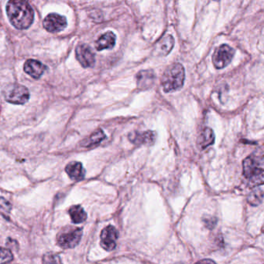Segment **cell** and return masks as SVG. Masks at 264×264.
Wrapping results in <instances>:
<instances>
[{"label": "cell", "mask_w": 264, "mask_h": 264, "mask_svg": "<svg viewBox=\"0 0 264 264\" xmlns=\"http://www.w3.org/2000/svg\"><path fill=\"white\" fill-rule=\"evenodd\" d=\"M4 97L7 102L23 104L30 99V92L26 87L17 84L9 85L4 90Z\"/></svg>", "instance_id": "5b68a950"}, {"label": "cell", "mask_w": 264, "mask_h": 264, "mask_svg": "<svg viewBox=\"0 0 264 264\" xmlns=\"http://www.w3.org/2000/svg\"><path fill=\"white\" fill-rule=\"evenodd\" d=\"M185 73L181 64H174L167 67L161 78V85L166 93L180 90L185 82Z\"/></svg>", "instance_id": "3957f363"}, {"label": "cell", "mask_w": 264, "mask_h": 264, "mask_svg": "<svg viewBox=\"0 0 264 264\" xmlns=\"http://www.w3.org/2000/svg\"><path fill=\"white\" fill-rule=\"evenodd\" d=\"M243 175L254 186L264 184V155L263 152L253 154L243 161Z\"/></svg>", "instance_id": "7a4b0ae2"}, {"label": "cell", "mask_w": 264, "mask_h": 264, "mask_svg": "<svg viewBox=\"0 0 264 264\" xmlns=\"http://www.w3.org/2000/svg\"><path fill=\"white\" fill-rule=\"evenodd\" d=\"M195 264H216V263L214 262L213 261L209 259L201 260V261H198Z\"/></svg>", "instance_id": "cb8c5ba5"}, {"label": "cell", "mask_w": 264, "mask_h": 264, "mask_svg": "<svg viewBox=\"0 0 264 264\" xmlns=\"http://www.w3.org/2000/svg\"><path fill=\"white\" fill-rule=\"evenodd\" d=\"M263 199H264V188L263 185H261L256 187L254 190L250 192L247 197V201L251 206H256L262 203Z\"/></svg>", "instance_id": "ac0fdd59"}, {"label": "cell", "mask_w": 264, "mask_h": 264, "mask_svg": "<svg viewBox=\"0 0 264 264\" xmlns=\"http://www.w3.org/2000/svg\"><path fill=\"white\" fill-rule=\"evenodd\" d=\"M215 142V134L213 131L209 128H205L201 132V135L199 137V144L201 148H205L213 144Z\"/></svg>", "instance_id": "e0dca14e"}, {"label": "cell", "mask_w": 264, "mask_h": 264, "mask_svg": "<svg viewBox=\"0 0 264 264\" xmlns=\"http://www.w3.org/2000/svg\"><path fill=\"white\" fill-rule=\"evenodd\" d=\"M117 37L113 32H107L99 37L95 43V48L99 51L103 49H113L116 44Z\"/></svg>", "instance_id": "9a60e30c"}, {"label": "cell", "mask_w": 264, "mask_h": 264, "mask_svg": "<svg viewBox=\"0 0 264 264\" xmlns=\"http://www.w3.org/2000/svg\"><path fill=\"white\" fill-rule=\"evenodd\" d=\"M234 56V49L229 45L223 44L215 49L212 62L216 69H222L230 64Z\"/></svg>", "instance_id": "8992f818"}, {"label": "cell", "mask_w": 264, "mask_h": 264, "mask_svg": "<svg viewBox=\"0 0 264 264\" xmlns=\"http://www.w3.org/2000/svg\"><path fill=\"white\" fill-rule=\"evenodd\" d=\"M155 74L151 70L141 71L136 74V83L141 90H146L151 88L155 81Z\"/></svg>", "instance_id": "7c38bea8"}, {"label": "cell", "mask_w": 264, "mask_h": 264, "mask_svg": "<svg viewBox=\"0 0 264 264\" xmlns=\"http://www.w3.org/2000/svg\"><path fill=\"white\" fill-rule=\"evenodd\" d=\"M13 261V254L7 248L0 247V264H7Z\"/></svg>", "instance_id": "44dd1931"}, {"label": "cell", "mask_w": 264, "mask_h": 264, "mask_svg": "<svg viewBox=\"0 0 264 264\" xmlns=\"http://www.w3.org/2000/svg\"><path fill=\"white\" fill-rule=\"evenodd\" d=\"M174 45H175L174 37L171 35L166 36L157 43L154 52L158 56H167L172 50Z\"/></svg>", "instance_id": "4fadbf2b"}, {"label": "cell", "mask_w": 264, "mask_h": 264, "mask_svg": "<svg viewBox=\"0 0 264 264\" xmlns=\"http://www.w3.org/2000/svg\"><path fill=\"white\" fill-rule=\"evenodd\" d=\"M76 58L83 67H92L95 65V53L87 44H81L75 49Z\"/></svg>", "instance_id": "9c48e42d"}, {"label": "cell", "mask_w": 264, "mask_h": 264, "mask_svg": "<svg viewBox=\"0 0 264 264\" xmlns=\"http://www.w3.org/2000/svg\"><path fill=\"white\" fill-rule=\"evenodd\" d=\"M11 210H12V205L9 201L4 199L3 197H0V215L5 220H9Z\"/></svg>", "instance_id": "ffe728a7"}, {"label": "cell", "mask_w": 264, "mask_h": 264, "mask_svg": "<svg viewBox=\"0 0 264 264\" xmlns=\"http://www.w3.org/2000/svg\"><path fill=\"white\" fill-rule=\"evenodd\" d=\"M215 1H218V0H215Z\"/></svg>", "instance_id": "d4e9b609"}, {"label": "cell", "mask_w": 264, "mask_h": 264, "mask_svg": "<svg viewBox=\"0 0 264 264\" xmlns=\"http://www.w3.org/2000/svg\"><path fill=\"white\" fill-rule=\"evenodd\" d=\"M69 215L74 223L79 224L87 220V213L79 205L72 206L69 209Z\"/></svg>", "instance_id": "2e32d148"}, {"label": "cell", "mask_w": 264, "mask_h": 264, "mask_svg": "<svg viewBox=\"0 0 264 264\" xmlns=\"http://www.w3.org/2000/svg\"><path fill=\"white\" fill-rule=\"evenodd\" d=\"M119 232L113 225H108L101 232L100 244L106 251H113L117 247Z\"/></svg>", "instance_id": "ba28073f"}, {"label": "cell", "mask_w": 264, "mask_h": 264, "mask_svg": "<svg viewBox=\"0 0 264 264\" xmlns=\"http://www.w3.org/2000/svg\"><path fill=\"white\" fill-rule=\"evenodd\" d=\"M6 12L9 21L18 30L28 29L34 22V10L26 0H9Z\"/></svg>", "instance_id": "6da1fadb"}, {"label": "cell", "mask_w": 264, "mask_h": 264, "mask_svg": "<svg viewBox=\"0 0 264 264\" xmlns=\"http://www.w3.org/2000/svg\"><path fill=\"white\" fill-rule=\"evenodd\" d=\"M43 264H63L62 259L59 255L57 254H45L43 257Z\"/></svg>", "instance_id": "7402d4cb"}, {"label": "cell", "mask_w": 264, "mask_h": 264, "mask_svg": "<svg viewBox=\"0 0 264 264\" xmlns=\"http://www.w3.org/2000/svg\"><path fill=\"white\" fill-rule=\"evenodd\" d=\"M105 138H106V134H104V132H102L101 129H98L92 133V135L90 136L86 146H92V145L100 144Z\"/></svg>", "instance_id": "d6986e66"}, {"label": "cell", "mask_w": 264, "mask_h": 264, "mask_svg": "<svg viewBox=\"0 0 264 264\" xmlns=\"http://www.w3.org/2000/svg\"><path fill=\"white\" fill-rule=\"evenodd\" d=\"M43 25L48 32L59 33L66 28L67 22L65 16L57 13H51L44 18Z\"/></svg>", "instance_id": "52a82bcc"}, {"label": "cell", "mask_w": 264, "mask_h": 264, "mask_svg": "<svg viewBox=\"0 0 264 264\" xmlns=\"http://www.w3.org/2000/svg\"><path fill=\"white\" fill-rule=\"evenodd\" d=\"M23 70L34 79H38L44 74L46 70V66L36 60H27L24 64Z\"/></svg>", "instance_id": "8fae6325"}, {"label": "cell", "mask_w": 264, "mask_h": 264, "mask_svg": "<svg viewBox=\"0 0 264 264\" xmlns=\"http://www.w3.org/2000/svg\"><path fill=\"white\" fill-rule=\"evenodd\" d=\"M129 139L134 144L139 145V144H147L151 145L154 144L156 141L155 132L151 131L147 132H132L129 134Z\"/></svg>", "instance_id": "30bf717a"}, {"label": "cell", "mask_w": 264, "mask_h": 264, "mask_svg": "<svg viewBox=\"0 0 264 264\" xmlns=\"http://www.w3.org/2000/svg\"><path fill=\"white\" fill-rule=\"evenodd\" d=\"M82 234V228L67 226L63 228L57 235V243L61 248L73 249L79 244Z\"/></svg>", "instance_id": "277c9868"}, {"label": "cell", "mask_w": 264, "mask_h": 264, "mask_svg": "<svg viewBox=\"0 0 264 264\" xmlns=\"http://www.w3.org/2000/svg\"><path fill=\"white\" fill-rule=\"evenodd\" d=\"M203 221H204V223L206 227L210 229H213L217 223V220L215 217H208L207 218H204Z\"/></svg>", "instance_id": "603a6c76"}, {"label": "cell", "mask_w": 264, "mask_h": 264, "mask_svg": "<svg viewBox=\"0 0 264 264\" xmlns=\"http://www.w3.org/2000/svg\"><path fill=\"white\" fill-rule=\"evenodd\" d=\"M66 172L74 181H81L85 178V171L81 162H71L66 166Z\"/></svg>", "instance_id": "5bb4252c"}]
</instances>
